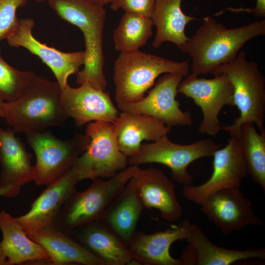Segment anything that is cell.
Here are the masks:
<instances>
[{"mask_svg": "<svg viewBox=\"0 0 265 265\" xmlns=\"http://www.w3.org/2000/svg\"><path fill=\"white\" fill-rule=\"evenodd\" d=\"M203 20L196 32L179 49L192 59L189 75L193 77L212 74L234 60L248 41L265 35V19L235 28H227L210 16Z\"/></svg>", "mask_w": 265, "mask_h": 265, "instance_id": "obj_1", "label": "cell"}, {"mask_svg": "<svg viewBox=\"0 0 265 265\" xmlns=\"http://www.w3.org/2000/svg\"><path fill=\"white\" fill-rule=\"evenodd\" d=\"M50 6L64 21L77 26L83 36L85 49L84 67L76 74L78 84L87 82L105 91L104 28L106 18L104 6L84 0H47Z\"/></svg>", "mask_w": 265, "mask_h": 265, "instance_id": "obj_2", "label": "cell"}, {"mask_svg": "<svg viewBox=\"0 0 265 265\" xmlns=\"http://www.w3.org/2000/svg\"><path fill=\"white\" fill-rule=\"evenodd\" d=\"M59 83L36 75L24 93L5 103L6 123L15 132H26L52 126H62L67 119L61 103Z\"/></svg>", "mask_w": 265, "mask_h": 265, "instance_id": "obj_3", "label": "cell"}, {"mask_svg": "<svg viewBox=\"0 0 265 265\" xmlns=\"http://www.w3.org/2000/svg\"><path fill=\"white\" fill-rule=\"evenodd\" d=\"M113 81L118 105L136 102L154 85L160 75H189L187 61L177 62L139 50L121 52L114 64Z\"/></svg>", "mask_w": 265, "mask_h": 265, "instance_id": "obj_4", "label": "cell"}, {"mask_svg": "<svg viewBox=\"0 0 265 265\" xmlns=\"http://www.w3.org/2000/svg\"><path fill=\"white\" fill-rule=\"evenodd\" d=\"M241 51L233 61L217 67L211 74H225L233 88L234 106L239 115L232 124L223 127L229 134L238 133L242 124L252 122L260 132L265 131V78L258 64L246 59Z\"/></svg>", "mask_w": 265, "mask_h": 265, "instance_id": "obj_5", "label": "cell"}, {"mask_svg": "<svg viewBox=\"0 0 265 265\" xmlns=\"http://www.w3.org/2000/svg\"><path fill=\"white\" fill-rule=\"evenodd\" d=\"M137 165H131L108 180H92L84 191L76 189L61 208L54 226L69 235L73 230L99 220L104 212L132 177Z\"/></svg>", "mask_w": 265, "mask_h": 265, "instance_id": "obj_6", "label": "cell"}, {"mask_svg": "<svg viewBox=\"0 0 265 265\" xmlns=\"http://www.w3.org/2000/svg\"><path fill=\"white\" fill-rule=\"evenodd\" d=\"M25 133L36 155L33 181L37 186H47L70 169L90 142L85 133H76L67 140L58 139L49 131Z\"/></svg>", "mask_w": 265, "mask_h": 265, "instance_id": "obj_7", "label": "cell"}, {"mask_svg": "<svg viewBox=\"0 0 265 265\" xmlns=\"http://www.w3.org/2000/svg\"><path fill=\"white\" fill-rule=\"evenodd\" d=\"M85 134L90 137V142L72 167L79 182L110 178L126 168L128 158L118 148L112 123L89 122Z\"/></svg>", "mask_w": 265, "mask_h": 265, "instance_id": "obj_8", "label": "cell"}, {"mask_svg": "<svg viewBox=\"0 0 265 265\" xmlns=\"http://www.w3.org/2000/svg\"><path fill=\"white\" fill-rule=\"evenodd\" d=\"M221 146L209 138L180 144L172 142L166 135L156 141L141 144L137 153L128 158V164L139 166L157 163L165 165L171 170L175 181L188 186L193 182V177L187 171L188 166L198 159L212 157Z\"/></svg>", "mask_w": 265, "mask_h": 265, "instance_id": "obj_9", "label": "cell"}, {"mask_svg": "<svg viewBox=\"0 0 265 265\" xmlns=\"http://www.w3.org/2000/svg\"><path fill=\"white\" fill-rule=\"evenodd\" d=\"M212 79L199 78L188 75L178 87V93L192 99L202 110L203 119L198 131L214 136L222 129L219 113L225 106H234V88L225 74Z\"/></svg>", "mask_w": 265, "mask_h": 265, "instance_id": "obj_10", "label": "cell"}, {"mask_svg": "<svg viewBox=\"0 0 265 265\" xmlns=\"http://www.w3.org/2000/svg\"><path fill=\"white\" fill-rule=\"evenodd\" d=\"M238 133L229 134L227 144L214 152L212 173L206 182L198 186H183L182 194L186 199L200 205L209 195L218 190L240 187L248 172Z\"/></svg>", "mask_w": 265, "mask_h": 265, "instance_id": "obj_11", "label": "cell"}, {"mask_svg": "<svg viewBox=\"0 0 265 265\" xmlns=\"http://www.w3.org/2000/svg\"><path fill=\"white\" fill-rule=\"evenodd\" d=\"M183 77L177 74L166 73L147 96L136 102L118 105V107L122 112L152 116L170 127L191 126L193 120L190 110H182L176 98Z\"/></svg>", "mask_w": 265, "mask_h": 265, "instance_id": "obj_12", "label": "cell"}, {"mask_svg": "<svg viewBox=\"0 0 265 265\" xmlns=\"http://www.w3.org/2000/svg\"><path fill=\"white\" fill-rule=\"evenodd\" d=\"M206 216L225 235L250 225H264L252 209L250 200L239 187H228L209 195L200 205Z\"/></svg>", "mask_w": 265, "mask_h": 265, "instance_id": "obj_13", "label": "cell"}, {"mask_svg": "<svg viewBox=\"0 0 265 265\" xmlns=\"http://www.w3.org/2000/svg\"><path fill=\"white\" fill-rule=\"evenodd\" d=\"M34 20L21 19L15 31L6 39L8 45L23 47L37 56L52 70L62 90L68 84V79L76 75L85 61L84 51L66 53L47 46L36 39L32 34Z\"/></svg>", "mask_w": 265, "mask_h": 265, "instance_id": "obj_14", "label": "cell"}, {"mask_svg": "<svg viewBox=\"0 0 265 265\" xmlns=\"http://www.w3.org/2000/svg\"><path fill=\"white\" fill-rule=\"evenodd\" d=\"M61 103L66 118H73L77 126L96 121L113 124L119 116L109 94L87 82L77 88L68 85L62 90Z\"/></svg>", "mask_w": 265, "mask_h": 265, "instance_id": "obj_15", "label": "cell"}, {"mask_svg": "<svg viewBox=\"0 0 265 265\" xmlns=\"http://www.w3.org/2000/svg\"><path fill=\"white\" fill-rule=\"evenodd\" d=\"M79 180L72 168L47 185L32 203L30 210L15 218L27 234L54 225L62 205L76 189Z\"/></svg>", "mask_w": 265, "mask_h": 265, "instance_id": "obj_16", "label": "cell"}, {"mask_svg": "<svg viewBox=\"0 0 265 265\" xmlns=\"http://www.w3.org/2000/svg\"><path fill=\"white\" fill-rule=\"evenodd\" d=\"M132 177L144 209L159 210L160 216L168 222L181 217L183 209L175 187L162 171L153 167L142 169L137 166Z\"/></svg>", "mask_w": 265, "mask_h": 265, "instance_id": "obj_17", "label": "cell"}, {"mask_svg": "<svg viewBox=\"0 0 265 265\" xmlns=\"http://www.w3.org/2000/svg\"><path fill=\"white\" fill-rule=\"evenodd\" d=\"M189 223L186 219L152 234L136 231L128 245L133 259L143 265H183L180 258L171 256L169 249L175 241L186 238Z\"/></svg>", "mask_w": 265, "mask_h": 265, "instance_id": "obj_18", "label": "cell"}, {"mask_svg": "<svg viewBox=\"0 0 265 265\" xmlns=\"http://www.w3.org/2000/svg\"><path fill=\"white\" fill-rule=\"evenodd\" d=\"M0 265H48L51 257L47 251L27 236L15 217L4 210L0 211Z\"/></svg>", "mask_w": 265, "mask_h": 265, "instance_id": "obj_19", "label": "cell"}, {"mask_svg": "<svg viewBox=\"0 0 265 265\" xmlns=\"http://www.w3.org/2000/svg\"><path fill=\"white\" fill-rule=\"evenodd\" d=\"M119 150L128 158L135 155L143 140L155 142L168 135L171 127L152 116L122 112L113 123Z\"/></svg>", "mask_w": 265, "mask_h": 265, "instance_id": "obj_20", "label": "cell"}, {"mask_svg": "<svg viewBox=\"0 0 265 265\" xmlns=\"http://www.w3.org/2000/svg\"><path fill=\"white\" fill-rule=\"evenodd\" d=\"M27 235L49 253L51 259L48 265H106L103 261L70 235L58 230L54 225Z\"/></svg>", "mask_w": 265, "mask_h": 265, "instance_id": "obj_21", "label": "cell"}, {"mask_svg": "<svg viewBox=\"0 0 265 265\" xmlns=\"http://www.w3.org/2000/svg\"><path fill=\"white\" fill-rule=\"evenodd\" d=\"M106 265H130L133 259L128 246L100 220L73 230L70 234Z\"/></svg>", "mask_w": 265, "mask_h": 265, "instance_id": "obj_22", "label": "cell"}, {"mask_svg": "<svg viewBox=\"0 0 265 265\" xmlns=\"http://www.w3.org/2000/svg\"><path fill=\"white\" fill-rule=\"evenodd\" d=\"M144 206L132 177L106 209L99 220L128 246L136 232Z\"/></svg>", "mask_w": 265, "mask_h": 265, "instance_id": "obj_23", "label": "cell"}, {"mask_svg": "<svg viewBox=\"0 0 265 265\" xmlns=\"http://www.w3.org/2000/svg\"><path fill=\"white\" fill-rule=\"evenodd\" d=\"M11 128L0 127V185L21 188L32 181L33 166L31 155Z\"/></svg>", "mask_w": 265, "mask_h": 265, "instance_id": "obj_24", "label": "cell"}, {"mask_svg": "<svg viewBox=\"0 0 265 265\" xmlns=\"http://www.w3.org/2000/svg\"><path fill=\"white\" fill-rule=\"evenodd\" d=\"M182 0H155L151 19L156 28L152 45L159 47L163 43L170 42L179 49L189 39L185 33L186 25L196 18L185 14L181 8Z\"/></svg>", "mask_w": 265, "mask_h": 265, "instance_id": "obj_25", "label": "cell"}, {"mask_svg": "<svg viewBox=\"0 0 265 265\" xmlns=\"http://www.w3.org/2000/svg\"><path fill=\"white\" fill-rule=\"evenodd\" d=\"M185 239L194 249L197 265H230L239 260L265 259L264 248L241 250L218 246L208 238L198 225L190 222Z\"/></svg>", "mask_w": 265, "mask_h": 265, "instance_id": "obj_26", "label": "cell"}, {"mask_svg": "<svg viewBox=\"0 0 265 265\" xmlns=\"http://www.w3.org/2000/svg\"><path fill=\"white\" fill-rule=\"evenodd\" d=\"M238 138L248 174L265 190V131L259 132L252 122L241 125Z\"/></svg>", "mask_w": 265, "mask_h": 265, "instance_id": "obj_27", "label": "cell"}, {"mask_svg": "<svg viewBox=\"0 0 265 265\" xmlns=\"http://www.w3.org/2000/svg\"><path fill=\"white\" fill-rule=\"evenodd\" d=\"M153 26L151 18L125 12L113 32L116 50L120 53L139 50L151 37Z\"/></svg>", "mask_w": 265, "mask_h": 265, "instance_id": "obj_28", "label": "cell"}, {"mask_svg": "<svg viewBox=\"0 0 265 265\" xmlns=\"http://www.w3.org/2000/svg\"><path fill=\"white\" fill-rule=\"evenodd\" d=\"M36 74L33 71H19L2 58L0 47V98L13 102L24 93Z\"/></svg>", "mask_w": 265, "mask_h": 265, "instance_id": "obj_29", "label": "cell"}, {"mask_svg": "<svg viewBox=\"0 0 265 265\" xmlns=\"http://www.w3.org/2000/svg\"><path fill=\"white\" fill-rule=\"evenodd\" d=\"M27 0H0V41L7 39L17 29L20 20L16 11Z\"/></svg>", "mask_w": 265, "mask_h": 265, "instance_id": "obj_30", "label": "cell"}, {"mask_svg": "<svg viewBox=\"0 0 265 265\" xmlns=\"http://www.w3.org/2000/svg\"><path fill=\"white\" fill-rule=\"evenodd\" d=\"M155 4V0H113L110 8L114 11L121 9L125 12L151 18Z\"/></svg>", "mask_w": 265, "mask_h": 265, "instance_id": "obj_31", "label": "cell"}, {"mask_svg": "<svg viewBox=\"0 0 265 265\" xmlns=\"http://www.w3.org/2000/svg\"><path fill=\"white\" fill-rule=\"evenodd\" d=\"M21 188L6 185H0V196L11 198L16 196L20 192Z\"/></svg>", "mask_w": 265, "mask_h": 265, "instance_id": "obj_32", "label": "cell"}, {"mask_svg": "<svg viewBox=\"0 0 265 265\" xmlns=\"http://www.w3.org/2000/svg\"><path fill=\"white\" fill-rule=\"evenodd\" d=\"M249 13H252L257 18L265 17V0H256V6L252 9L244 10Z\"/></svg>", "mask_w": 265, "mask_h": 265, "instance_id": "obj_33", "label": "cell"}, {"mask_svg": "<svg viewBox=\"0 0 265 265\" xmlns=\"http://www.w3.org/2000/svg\"><path fill=\"white\" fill-rule=\"evenodd\" d=\"M37 2H43L47 0H34ZM92 3L104 6L106 4L110 3L113 0H84Z\"/></svg>", "mask_w": 265, "mask_h": 265, "instance_id": "obj_34", "label": "cell"}, {"mask_svg": "<svg viewBox=\"0 0 265 265\" xmlns=\"http://www.w3.org/2000/svg\"><path fill=\"white\" fill-rule=\"evenodd\" d=\"M5 102L0 98V117L3 118L5 115Z\"/></svg>", "mask_w": 265, "mask_h": 265, "instance_id": "obj_35", "label": "cell"}]
</instances>
